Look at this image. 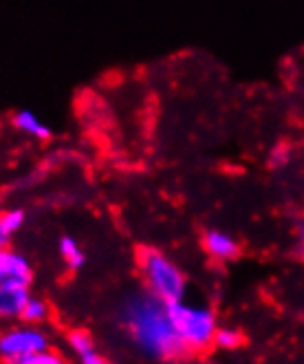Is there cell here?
Wrapping results in <instances>:
<instances>
[{
  "mask_svg": "<svg viewBox=\"0 0 304 364\" xmlns=\"http://www.w3.org/2000/svg\"><path fill=\"white\" fill-rule=\"evenodd\" d=\"M25 219H27V214L23 208H7L5 212H0V221H3V225L7 228L9 234H16L18 230H23Z\"/></svg>",
  "mask_w": 304,
  "mask_h": 364,
  "instance_id": "obj_15",
  "label": "cell"
},
{
  "mask_svg": "<svg viewBox=\"0 0 304 364\" xmlns=\"http://www.w3.org/2000/svg\"><path fill=\"white\" fill-rule=\"evenodd\" d=\"M33 281V269L27 256H23L16 250L0 247V285L3 283H20V285H31Z\"/></svg>",
  "mask_w": 304,
  "mask_h": 364,
  "instance_id": "obj_5",
  "label": "cell"
},
{
  "mask_svg": "<svg viewBox=\"0 0 304 364\" xmlns=\"http://www.w3.org/2000/svg\"><path fill=\"white\" fill-rule=\"evenodd\" d=\"M67 342H69V349L75 353V355H84V353H89L95 349V342H93V336L86 331V329H73L69 331L67 336Z\"/></svg>",
  "mask_w": 304,
  "mask_h": 364,
  "instance_id": "obj_12",
  "label": "cell"
},
{
  "mask_svg": "<svg viewBox=\"0 0 304 364\" xmlns=\"http://www.w3.org/2000/svg\"><path fill=\"white\" fill-rule=\"evenodd\" d=\"M51 316V307L49 303L45 301V298L40 296H29V301L23 309V314H20V323H27V325H42L47 323Z\"/></svg>",
  "mask_w": 304,
  "mask_h": 364,
  "instance_id": "obj_9",
  "label": "cell"
},
{
  "mask_svg": "<svg viewBox=\"0 0 304 364\" xmlns=\"http://www.w3.org/2000/svg\"><path fill=\"white\" fill-rule=\"evenodd\" d=\"M119 320L133 345L150 360L172 362L190 353L172 325L168 303L148 289L126 298L121 303Z\"/></svg>",
  "mask_w": 304,
  "mask_h": 364,
  "instance_id": "obj_1",
  "label": "cell"
},
{
  "mask_svg": "<svg viewBox=\"0 0 304 364\" xmlns=\"http://www.w3.org/2000/svg\"><path fill=\"white\" fill-rule=\"evenodd\" d=\"M9 239H11V234L7 232V228L3 225V221H0V247H7L9 245Z\"/></svg>",
  "mask_w": 304,
  "mask_h": 364,
  "instance_id": "obj_17",
  "label": "cell"
},
{
  "mask_svg": "<svg viewBox=\"0 0 304 364\" xmlns=\"http://www.w3.org/2000/svg\"><path fill=\"white\" fill-rule=\"evenodd\" d=\"M29 285L20 283H3L0 285V320H20L27 301H29Z\"/></svg>",
  "mask_w": 304,
  "mask_h": 364,
  "instance_id": "obj_6",
  "label": "cell"
},
{
  "mask_svg": "<svg viewBox=\"0 0 304 364\" xmlns=\"http://www.w3.org/2000/svg\"><path fill=\"white\" fill-rule=\"evenodd\" d=\"M245 342L243 331H238L236 327H219L214 336V347L223 351H236L241 349Z\"/></svg>",
  "mask_w": 304,
  "mask_h": 364,
  "instance_id": "obj_11",
  "label": "cell"
},
{
  "mask_svg": "<svg viewBox=\"0 0 304 364\" xmlns=\"http://www.w3.org/2000/svg\"><path fill=\"white\" fill-rule=\"evenodd\" d=\"M49 347V336L40 325L20 323L0 331V362L16 364L23 358Z\"/></svg>",
  "mask_w": 304,
  "mask_h": 364,
  "instance_id": "obj_4",
  "label": "cell"
},
{
  "mask_svg": "<svg viewBox=\"0 0 304 364\" xmlns=\"http://www.w3.org/2000/svg\"><path fill=\"white\" fill-rule=\"evenodd\" d=\"M170 320L175 325L181 342L190 353H203L214 347V336L219 329V320L212 307L190 305V303H170Z\"/></svg>",
  "mask_w": 304,
  "mask_h": 364,
  "instance_id": "obj_3",
  "label": "cell"
},
{
  "mask_svg": "<svg viewBox=\"0 0 304 364\" xmlns=\"http://www.w3.org/2000/svg\"><path fill=\"white\" fill-rule=\"evenodd\" d=\"M295 234H298V243H300V247H304V223L298 225V232H295Z\"/></svg>",
  "mask_w": 304,
  "mask_h": 364,
  "instance_id": "obj_18",
  "label": "cell"
},
{
  "mask_svg": "<svg viewBox=\"0 0 304 364\" xmlns=\"http://www.w3.org/2000/svg\"><path fill=\"white\" fill-rule=\"evenodd\" d=\"M137 265L143 276L146 289L150 294H155L168 305L183 301L188 281H185L183 272L179 269V265H175V261H170L163 252H159L155 247L139 250Z\"/></svg>",
  "mask_w": 304,
  "mask_h": 364,
  "instance_id": "obj_2",
  "label": "cell"
},
{
  "mask_svg": "<svg viewBox=\"0 0 304 364\" xmlns=\"http://www.w3.org/2000/svg\"><path fill=\"white\" fill-rule=\"evenodd\" d=\"M203 250L216 261H232L241 252L238 241L223 230H207L203 234Z\"/></svg>",
  "mask_w": 304,
  "mask_h": 364,
  "instance_id": "obj_7",
  "label": "cell"
},
{
  "mask_svg": "<svg viewBox=\"0 0 304 364\" xmlns=\"http://www.w3.org/2000/svg\"><path fill=\"white\" fill-rule=\"evenodd\" d=\"M80 360H82V364H111V362H108L102 353H97L95 349H93V351H89V353H84Z\"/></svg>",
  "mask_w": 304,
  "mask_h": 364,
  "instance_id": "obj_16",
  "label": "cell"
},
{
  "mask_svg": "<svg viewBox=\"0 0 304 364\" xmlns=\"http://www.w3.org/2000/svg\"><path fill=\"white\" fill-rule=\"evenodd\" d=\"M300 259H302V263H304V247H300Z\"/></svg>",
  "mask_w": 304,
  "mask_h": 364,
  "instance_id": "obj_19",
  "label": "cell"
},
{
  "mask_svg": "<svg viewBox=\"0 0 304 364\" xmlns=\"http://www.w3.org/2000/svg\"><path fill=\"white\" fill-rule=\"evenodd\" d=\"M16 364H67V360H64V355L55 349H42V351H36L27 358H23L20 362Z\"/></svg>",
  "mask_w": 304,
  "mask_h": 364,
  "instance_id": "obj_14",
  "label": "cell"
},
{
  "mask_svg": "<svg viewBox=\"0 0 304 364\" xmlns=\"http://www.w3.org/2000/svg\"><path fill=\"white\" fill-rule=\"evenodd\" d=\"M58 250H60V256H62L64 265H67L69 269L77 272V269L84 267L86 254H84V250L80 247V243L73 237H62L60 243H58Z\"/></svg>",
  "mask_w": 304,
  "mask_h": 364,
  "instance_id": "obj_10",
  "label": "cell"
},
{
  "mask_svg": "<svg viewBox=\"0 0 304 364\" xmlns=\"http://www.w3.org/2000/svg\"><path fill=\"white\" fill-rule=\"evenodd\" d=\"M11 126L16 128V131H20L23 135L27 137H33V139H40V141H47L51 139L53 131L49 128V124L42 122L33 111L29 109H20L11 115Z\"/></svg>",
  "mask_w": 304,
  "mask_h": 364,
  "instance_id": "obj_8",
  "label": "cell"
},
{
  "mask_svg": "<svg viewBox=\"0 0 304 364\" xmlns=\"http://www.w3.org/2000/svg\"><path fill=\"white\" fill-rule=\"evenodd\" d=\"M291 155H293L291 146L285 144V141H280V144H276V146L271 148V151H269V155H267V166L273 168V170L287 168V166L291 164Z\"/></svg>",
  "mask_w": 304,
  "mask_h": 364,
  "instance_id": "obj_13",
  "label": "cell"
}]
</instances>
